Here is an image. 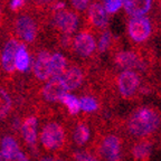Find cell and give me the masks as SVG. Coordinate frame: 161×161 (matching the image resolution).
Here are the masks:
<instances>
[{
    "label": "cell",
    "instance_id": "30",
    "mask_svg": "<svg viewBox=\"0 0 161 161\" xmlns=\"http://www.w3.org/2000/svg\"><path fill=\"white\" fill-rule=\"evenodd\" d=\"M53 9H54V11H55V13H57V11H60V10L65 9V3H62V1H59V3H56L55 5H54Z\"/></svg>",
    "mask_w": 161,
    "mask_h": 161
},
{
    "label": "cell",
    "instance_id": "34",
    "mask_svg": "<svg viewBox=\"0 0 161 161\" xmlns=\"http://www.w3.org/2000/svg\"><path fill=\"white\" fill-rule=\"evenodd\" d=\"M39 1H42V3H49L52 0H39Z\"/></svg>",
    "mask_w": 161,
    "mask_h": 161
},
{
    "label": "cell",
    "instance_id": "18",
    "mask_svg": "<svg viewBox=\"0 0 161 161\" xmlns=\"http://www.w3.org/2000/svg\"><path fill=\"white\" fill-rule=\"evenodd\" d=\"M0 151L5 157H7L9 160L15 161L17 156L19 154L20 149L18 146L17 141L13 138V136H6L1 140V144H0Z\"/></svg>",
    "mask_w": 161,
    "mask_h": 161
},
{
    "label": "cell",
    "instance_id": "6",
    "mask_svg": "<svg viewBox=\"0 0 161 161\" xmlns=\"http://www.w3.org/2000/svg\"><path fill=\"white\" fill-rule=\"evenodd\" d=\"M140 80L136 72L130 69H124L122 73L119 75L118 78V86L120 93L124 97H130L132 96L136 91L138 90Z\"/></svg>",
    "mask_w": 161,
    "mask_h": 161
},
{
    "label": "cell",
    "instance_id": "23",
    "mask_svg": "<svg viewBox=\"0 0 161 161\" xmlns=\"http://www.w3.org/2000/svg\"><path fill=\"white\" fill-rule=\"evenodd\" d=\"M151 152V146L147 142H140L136 144L132 150V154L136 160H146Z\"/></svg>",
    "mask_w": 161,
    "mask_h": 161
},
{
    "label": "cell",
    "instance_id": "36",
    "mask_svg": "<svg viewBox=\"0 0 161 161\" xmlns=\"http://www.w3.org/2000/svg\"><path fill=\"white\" fill-rule=\"evenodd\" d=\"M0 16H1V9H0Z\"/></svg>",
    "mask_w": 161,
    "mask_h": 161
},
{
    "label": "cell",
    "instance_id": "28",
    "mask_svg": "<svg viewBox=\"0 0 161 161\" xmlns=\"http://www.w3.org/2000/svg\"><path fill=\"white\" fill-rule=\"evenodd\" d=\"M76 161H98L97 159H95L94 157H92L91 154H88L87 152H82V151H78L74 154Z\"/></svg>",
    "mask_w": 161,
    "mask_h": 161
},
{
    "label": "cell",
    "instance_id": "1",
    "mask_svg": "<svg viewBox=\"0 0 161 161\" xmlns=\"http://www.w3.org/2000/svg\"><path fill=\"white\" fill-rule=\"evenodd\" d=\"M160 125V116L153 108H141L136 110L128 122V129L134 136H146L151 134Z\"/></svg>",
    "mask_w": 161,
    "mask_h": 161
},
{
    "label": "cell",
    "instance_id": "32",
    "mask_svg": "<svg viewBox=\"0 0 161 161\" xmlns=\"http://www.w3.org/2000/svg\"><path fill=\"white\" fill-rule=\"evenodd\" d=\"M0 161H11V160H9L7 157L3 156V154L1 153V151H0Z\"/></svg>",
    "mask_w": 161,
    "mask_h": 161
},
{
    "label": "cell",
    "instance_id": "9",
    "mask_svg": "<svg viewBox=\"0 0 161 161\" xmlns=\"http://www.w3.org/2000/svg\"><path fill=\"white\" fill-rule=\"evenodd\" d=\"M73 46L75 52L82 57H88L93 54L96 48L94 37L88 33H80L73 40Z\"/></svg>",
    "mask_w": 161,
    "mask_h": 161
},
{
    "label": "cell",
    "instance_id": "2",
    "mask_svg": "<svg viewBox=\"0 0 161 161\" xmlns=\"http://www.w3.org/2000/svg\"><path fill=\"white\" fill-rule=\"evenodd\" d=\"M40 142L47 150H57L65 142V131L56 122L47 123L40 133Z\"/></svg>",
    "mask_w": 161,
    "mask_h": 161
},
{
    "label": "cell",
    "instance_id": "16",
    "mask_svg": "<svg viewBox=\"0 0 161 161\" xmlns=\"http://www.w3.org/2000/svg\"><path fill=\"white\" fill-rule=\"evenodd\" d=\"M115 63L123 69L133 70L134 68H141V62L133 52H121L116 55Z\"/></svg>",
    "mask_w": 161,
    "mask_h": 161
},
{
    "label": "cell",
    "instance_id": "25",
    "mask_svg": "<svg viewBox=\"0 0 161 161\" xmlns=\"http://www.w3.org/2000/svg\"><path fill=\"white\" fill-rule=\"evenodd\" d=\"M110 44H111V34L110 31H105V33L102 34V36L100 37L98 39V43H97V49L100 53H103L110 47Z\"/></svg>",
    "mask_w": 161,
    "mask_h": 161
},
{
    "label": "cell",
    "instance_id": "4",
    "mask_svg": "<svg viewBox=\"0 0 161 161\" xmlns=\"http://www.w3.org/2000/svg\"><path fill=\"white\" fill-rule=\"evenodd\" d=\"M15 29L17 36L26 43H33L37 36V27L29 16H19L16 19Z\"/></svg>",
    "mask_w": 161,
    "mask_h": 161
},
{
    "label": "cell",
    "instance_id": "31",
    "mask_svg": "<svg viewBox=\"0 0 161 161\" xmlns=\"http://www.w3.org/2000/svg\"><path fill=\"white\" fill-rule=\"evenodd\" d=\"M15 161H29V160H28L27 157H26L25 154H24L23 152L20 151L19 154L17 156V158H16V160H15Z\"/></svg>",
    "mask_w": 161,
    "mask_h": 161
},
{
    "label": "cell",
    "instance_id": "8",
    "mask_svg": "<svg viewBox=\"0 0 161 161\" xmlns=\"http://www.w3.org/2000/svg\"><path fill=\"white\" fill-rule=\"evenodd\" d=\"M101 154L108 161H120L121 159V141L116 136H108L101 143Z\"/></svg>",
    "mask_w": 161,
    "mask_h": 161
},
{
    "label": "cell",
    "instance_id": "5",
    "mask_svg": "<svg viewBox=\"0 0 161 161\" xmlns=\"http://www.w3.org/2000/svg\"><path fill=\"white\" fill-rule=\"evenodd\" d=\"M68 92L65 83L62 77H50L47 80L43 88V96L48 102H60L63 97Z\"/></svg>",
    "mask_w": 161,
    "mask_h": 161
},
{
    "label": "cell",
    "instance_id": "7",
    "mask_svg": "<svg viewBox=\"0 0 161 161\" xmlns=\"http://www.w3.org/2000/svg\"><path fill=\"white\" fill-rule=\"evenodd\" d=\"M55 25L65 35H70L76 30L78 26V17L76 14L66 9L55 13Z\"/></svg>",
    "mask_w": 161,
    "mask_h": 161
},
{
    "label": "cell",
    "instance_id": "17",
    "mask_svg": "<svg viewBox=\"0 0 161 161\" xmlns=\"http://www.w3.org/2000/svg\"><path fill=\"white\" fill-rule=\"evenodd\" d=\"M66 66H67V59L63 54L54 53L53 55H50V77H62L63 74L65 73Z\"/></svg>",
    "mask_w": 161,
    "mask_h": 161
},
{
    "label": "cell",
    "instance_id": "12",
    "mask_svg": "<svg viewBox=\"0 0 161 161\" xmlns=\"http://www.w3.org/2000/svg\"><path fill=\"white\" fill-rule=\"evenodd\" d=\"M152 0H123L125 13L131 17L144 16L151 8Z\"/></svg>",
    "mask_w": 161,
    "mask_h": 161
},
{
    "label": "cell",
    "instance_id": "20",
    "mask_svg": "<svg viewBox=\"0 0 161 161\" xmlns=\"http://www.w3.org/2000/svg\"><path fill=\"white\" fill-rule=\"evenodd\" d=\"M90 136L91 132L88 126L84 123H78L74 130L73 140L77 146H84L90 139Z\"/></svg>",
    "mask_w": 161,
    "mask_h": 161
},
{
    "label": "cell",
    "instance_id": "14",
    "mask_svg": "<svg viewBox=\"0 0 161 161\" xmlns=\"http://www.w3.org/2000/svg\"><path fill=\"white\" fill-rule=\"evenodd\" d=\"M88 17L92 25L97 28L106 27L108 23V11L105 10L103 5L101 3H93L88 8Z\"/></svg>",
    "mask_w": 161,
    "mask_h": 161
},
{
    "label": "cell",
    "instance_id": "13",
    "mask_svg": "<svg viewBox=\"0 0 161 161\" xmlns=\"http://www.w3.org/2000/svg\"><path fill=\"white\" fill-rule=\"evenodd\" d=\"M37 125L38 122L35 116L27 118L21 124V134L29 147H35L37 143Z\"/></svg>",
    "mask_w": 161,
    "mask_h": 161
},
{
    "label": "cell",
    "instance_id": "35",
    "mask_svg": "<svg viewBox=\"0 0 161 161\" xmlns=\"http://www.w3.org/2000/svg\"><path fill=\"white\" fill-rule=\"evenodd\" d=\"M53 161H62V160H59V159H53Z\"/></svg>",
    "mask_w": 161,
    "mask_h": 161
},
{
    "label": "cell",
    "instance_id": "27",
    "mask_svg": "<svg viewBox=\"0 0 161 161\" xmlns=\"http://www.w3.org/2000/svg\"><path fill=\"white\" fill-rule=\"evenodd\" d=\"M70 3L77 11H84L87 9L90 0H70Z\"/></svg>",
    "mask_w": 161,
    "mask_h": 161
},
{
    "label": "cell",
    "instance_id": "11",
    "mask_svg": "<svg viewBox=\"0 0 161 161\" xmlns=\"http://www.w3.org/2000/svg\"><path fill=\"white\" fill-rule=\"evenodd\" d=\"M49 59L50 54L47 50L39 52L36 57L35 64H34V75L39 80H48L50 78V69H49Z\"/></svg>",
    "mask_w": 161,
    "mask_h": 161
},
{
    "label": "cell",
    "instance_id": "33",
    "mask_svg": "<svg viewBox=\"0 0 161 161\" xmlns=\"http://www.w3.org/2000/svg\"><path fill=\"white\" fill-rule=\"evenodd\" d=\"M38 161H53V158H50V157H44V158L39 159Z\"/></svg>",
    "mask_w": 161,
    "mask_h": 161
},
{
    "label": "cell",
    "instance_id": "10",
    "mask_svg": "<svg viewBox=\"0 0 161 161\" xmlns=\"http://www.w3.org/2000/svg\"><path fill=\"white\" fill-rule=\"evenodd\" d=\"M20 46V43L16 39H10L5 44L1 53V66L7 73L15 72V58L16 53Z\"/></svg>",
    "mask_w": 161,
    "mask_h": 161
},
{
    "label": "cell",
    "instance_id": "15",
    "mask_svg": "<svg viewBox=\"0 0 161 161\" xmlns=\"http://www.w3.org/2000/svg\"><path fill=\"white\" fill-rule=\"evenodd\" d=\"M64 83H65L66 87L68 91H74L77 87H80L82 82H83V72L80 67H69L68 69L65 70V73L62 76Z\"/></svg>",
    "mask_w": 161,
    "mask_h": 161
},
{
    "label": "cell",
    "instance_id": "3",
    "mask_svg": "<svg viewBox=\"0 0 161 161\" xmlns=\"http://www.w3.org/2000/svg\"><path fill=\"white\" fill-rule=\"evenodd\" d=\"M129 35L136 43H142L151 34V23L144 16L132 17L129 21Z\"/></svg>",
    "mask_w": 161,
    "mask_h": 161
},
{
    "label": "cell",
    "instance_id": "21",
    "mask_svg": "<svg viewBox=\"0 0 161 161\" xmlns=\"http://www.w3.org/2000/svg\"><path fill=\"white\" fill-rule=\"evenodd\" d=\"M11 106H13V101L10 95L7 93V91L0 88V121L7 118L11 111Z\"/></svg>",
    "mask_w": 161,
    "mask_h": 161
},
{
    "label": "cell",
    "instance_id": "22",
    "mask_svg": "<svg viewBox=\"0 0 161 161\" xmlns=\"http://www.w3.org/2000/svg\"><path fill=\"white\" fill-rule=\"evenodd\" d=\"M60 102L64 104V105L67 108L68 112L70 114H77L80 111V100H78L76 96L72 95V94L66 93L63 97L60 98Z\"/></svg>",
    "mask_w": 161,
    "mask_h": 161
},
{
    "label": "cell",
    "instance_id": "19",
    "mask_svg": "<svg viewBox=\"0 0 161 161\" xmlns=\"http://www.w3.org/2000/svg\"><path fill=\"white\" fill-rule=\"evenodd\" d=\"M30 67V56L28 53L27 48L25 45L20 44L19 48H18L17 53H16L15 58V68L18 72H27Z\"/></svg>",
    "mask_w": 161,
    "mask_h": 161
},
{
    "label": "cell",
    "instance_id": "24",
    "mask_svg": "<svg viewBox=\"0 0 161 161\" xmlns=\"http://www.w3.org/2000/svg\"><path fill=\"white\" fill-rule=\"evenodd\" d=\"M80 110L90 113V112H94V111L97 110L98 104L97 101L92 96H83V97L80 98Z\"/></svg>",
    "mask_w": 161,
    "mask_h": 161
},
{
    "label": "cell",
    "instance_id": "29",
    "mask_svg": "<svg viewBox=\"0 0 161 161\" xmlns=\"http://www.w3.org/2000/svg\"><path fill=\"white\" fill-rule=\"evenodd\" d=\"M26 0H11L10 1V8L13 10H18L25 5Z\"/></svg>",
    "mask_w": 161,
    "mask_h": 161
},
{
    "label": "cell",
    "instance_id": "26",
    "mask_svg": "<svg viewBox=\"0 0 161 161\" xmlns=\"http://www.w3.org/2000/svg\"><path fill=\"white\" fill-rule=\"evenodd\" d=\"M123 6V0H104V8L108 14L116 13Z\"/></svg>",
    "mask_w": 161,
    "mask_h": 161
}]
</instances>
